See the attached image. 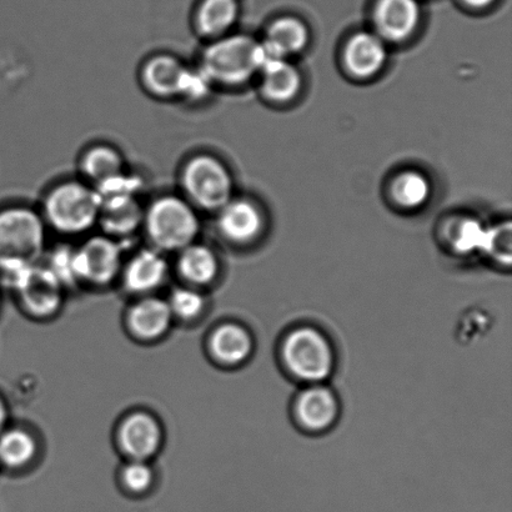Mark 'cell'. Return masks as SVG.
I'll return each mask as SVG.
<instances>
[{
  "label": "cell",
  "instance_id": "cell-10",
  "mask_svg": "<svg viewBox=\"0 0 512 512\" xmlns=\"http://www.w3.org/2000/svg\"><path fill=\"white\" fill-rule=\"evenodd\" d=\"M98 227L103 234L123 242L142 230L144 204L138 194H117L100 198Z\"/></svg>",
  "mask_w": 512,
  "mask_h": 512
},
{
  "label": "cell",
  "instance_id": "cell-23",
  "mask_svg": "<svg viewBox=\"0 0 512 512\" xmlns=\"http://www.w3.org/2000/svg\"><path fill=\"white\" fill-rule=\"evenodd\" d=\"M252 336L242 326L225 324L214 331L210 350L215 359L224 364H239L252 354Z\"/></svg>",
  "mask_w": 512,
  "mask_h": 512
},
{
  "label": "cell",
  "instance_id": "cell-7",
  "mask_svg": "<svg viewBox=\"0 0 512 512\" xmlns=\"http://www.w3.org/2000/svg\"><path fill=\"white\" fill-rule=\"evenodd\" d=\"M283 355L291 373L310 383L328 379L334 368L333 349L328 339L315 329L293 331L285 340Z\"/></svg>",
  "mask_w": 512,
  "mask_h": 512
},
{
  "label": "cell",
  "instance_id": "cell-15",
  "mask_svg": "<svg viewBox=\"0 0 512 512\" xmlns=\"http://www.w3.org/2000/svg\"><path fill=\"white\" fill-rule=\"evenodd\" d=\"M168 270V261L162 252L154 248L140 250L124 266V285L132 293H148L164 283Z\"/></svg>",
  "mask_w": 512,
  "mask_h": 512
},
{
  "label": "cell",
  "instance_id": "cell-27",
  "mask_svg": "<svg viewBox=\"0 0 512 512\" xmlns=\"http://www.w3.org/2000/svg\"><path fill=\"white\" fill-rule=\"evenodd\" d=\"M168 304L173 315L184 320H192L202 313L204 298L198 291L180 288L174 290Z\"/></svg>",
  "mask_w": 512,
  "mask_h": 512
},
{
  "label": "cell",
  "instance_id": "cell-18",
  "mask_svg": "<svg viewBox=\"0 0 512 512\" xmlns=\"http://www.w3.org/2000/svg\"><path fill=\"white\" fill-rule=\"evenodd\" d=\"M296 414L305 428L325 430L334 423L338 415V403L328 388L314 386L299 396Z\"/></svg>",
  "mask_w": 512,
  "mask_h": 512
},
{
  "label": "cell",
  "instance_id": "cell-13",
  "mask_svg": "<svg viewBox=\"0 0 512 512\" xmlns=\"http://www.w3.org/2000/svg\"><path fill=\"white\" fill-rule=\"evenodd\" d=\"M127 162L114 145L97 143L83 150L79 158L80 179L97 190L127 174Z\"/></svg>",
  "mask_w": 512,
  "mask_h": 512
},
{
  "label": "cell",
  "instance_id": "cell-29",
  "mask_svg": "<svg viewBox=\"0 0 512 512\" xmlns=\"http://www.w3.org/2000/svg\"><path fill=\"white\" fill-rule=\"evenodd\" d=\"M512 229L510 223L500 224L498 227L489 229L488 240L485 250L499 260L510 263L511 260Z\"/></svg>",
  "mask_w": 512,
  "mask_h": 512
},
{
  "label": "cell",
  "instance_id": "cell-26",
  "mask_svg": "<svg viewBox=\"0 0 512 512\" xmlns=\"http://www.w3.org/2000/svg\"><path fill=\"white\" fill-rule=\"evenodd\" d=\"M488 232L489 229L484 228L479 220L463 218L451 225L449 238L456 252L471 253L485 250Z\"/></svg>",
  "mask_w": 512,
  "mask_h": 512
},
{
  "label": "cell",
  "instance_id": "cell-22",
  "mask_svg": "<svg viewBox=\"0 0 512 512\" xmlns=\"http://www.w3.org/2000/svg\"><path fill=\"white\" fill-rule=\"evenodd\" d=\"M177 269L184 280L194 285L212 283L219 271L217 254L208 245L195 242L178 253Z\"/></svg>",
  "mask_w": 512,
  "mask_h": 512
},
{
  "label": "cell",
  "instance_id": "cell-6",
  "mask_svg": "<svg viewBox=\"0 0 512 512\" xmlns=\"http://www.w3.org/2000/svg\"><path fill=\"white\" fill-rule=\"evenodd\" d=\"M47 230L38 209L27 205L0 209V268L28 269L43 252Z\"/></svg>",
  "mask_w": 512,
  "mask_h": 512
},
{
  "label": "cell",
  "instance_id": "cell-11",
  "mask_svg": "<svg viewBox=\"0 0 512 512\" xmlns=\"http://www.w3.org/2000/svg\"><path fill=\"white\" fill-rule=\"evenodd\" d=\"M421 22L419 0H378L374 7L376 34L388 42H405Z\"/></svg>",
  "mask_w": 512,
  "mask_h": 512
},
{
  "label": "cell",
  "instance_id": "cell-16",
  "mask_svg": "<svg viewBox=\"0 0 512 512\" xmlns=\"http://www.w3.org/2000/svg\"><path fill=\"white\" fill-rule=\"evenodd\" d=\"M239 9V0H202L195 13V32L207 42L230 34L237 23Z\"/></svg>",
  "mask_w": 512,
  "mask_h": 512
},
{
  "label": "cell",
  "instance_id": "cell-1",
  "mask_svg": "<svg viewBox=\"0 0 512 512\" xmlns=\"http://www.w3.org/2000/svg\"><path fill=\"white\" fill-rule=\"evenodd\" d=\"M197 209L180 194L165 193L144 205L142 232L150 248L179 253L198 242L202 218Z\"/></svg>",
  "mask_w": 512,
  "mask_h": 512
},
{
  "label": "cell",
  "instance_id": "cell-14",
  "mask_svg": "<svg viewBox=\"0 0 512 512\" xmlns=\"http://www.w3.org/2000/svg\"><path fill=\"white\" fill-rule=\"evenodd\" d=\"M118 439L120 448L130 459L147 461L162 444V430L153 416L134 413L120 425Z\"/></svg>",
  "mask_w": 512,
  "mask_h": 512
},
{
  "label": "cell",
  "instance_id": "cell-19",
  "mask_svg": "<svg viewBox=\"0 0 512 512\" xmlns=\"http://www.w3.org/2000/svg\"><path fill=\"white\" fill-rule=\"evenodd\" d=\"M30 271L32 273L25 274L22 283H19L25 306L34 314L53 313L60 300L57 276L52 270Z\"/></svg>",
  "mask_w": 512,
  "mask_h": 512
},
{
  "label": "cell",
  "instance_id": "cell-3",
  "mask_svg": "<svg viewBox=\"0 0 512 512\" xmlns=\"http://www.w3.org/2000/svg\"><path fill=\"white\" fill-rule=\"evenodd\" d=\"M197 68L213 87H240L260 72V43L245 34L210 40Z\"/></svg>",
  "mask_w": 512,
  "mask_h": 512
},
{
  "label": "cell",
  "instance_id": "cell-30",
  "mask_svg": "<svg viewBox=\"0 0 512 512\" xmlns=\"http://www.w3.org/2000/svg\"><path fill=\"white\" fill-rule=\"evenodd\" d=\"M495 0H463V3L473 9H485L490 7Z\"/></svg>",
  "mask_w": 512,
  "mask_h": 512
},
{
  "label": "cell",
  "instance_id": "cell-12",
  "mask_svg": "<svg viewBox=\"0 0 512 512\" xmlns=\"http://www.w3.org/2000/svg\"><path fill=\"white\" fill-rule=\"evenodd\" d=\"M343 58L346 70L353 77L370 79L385 67L388 49L378 34L359 32L346 42Z\"/></svg>",
  "mask_w": 512,
  "mask_h": 512
},
{
  "label": "cell",
  "instance_id": "cell-17",
  "mask_svg": "<svg viewBox=\"0 0 512 512\" xmlns=\"http://www.w3.org/2000/svg\"><path fill=\"white\" fill-rule=\"evenodd\" d=\"M173 313L168 301L145 298L129 311L130 329L140 339L153 340L162 336L172 323Z\"/></svg>",
  "mask_w": 512,
  "mask_h": 512
},
{
  "label": "cell",
  "instance_id": "cell-4",
  "mask_svg": "<svg viewBox=\"0 0 512 512\" xmlns=\"http://www.w3.org/2000/svg\"><path fill=\"white\" fill-rule=\"evenodd\" d=\"M178 182L179 194L200 214H215L234 198L233 174L212 153H195L185 159Z\"/></svg>",
  "mask_w": 512,
  "mask_h": 512
},
{
  "label": "cell",
  "instance_id": "cell-2",
  "mask_svg": "<svg viewBox=\"0 0 512 512\" xmlns=\"http://www.w3.org/2000/svg\"><path fill=\"white\" fill-rule=\"evenodd\" d=\"M100 200L97 190L82 179H64L45 193L42 214L47 229L79 237L98 227Z\"/></svg>",
  "mask_w": 512,
  "mask_h": 512
},
{
  "label": "cell",
  "instance_id": "cell-28",
  "mask_svg": "<svg viewBox=\"0 0 512 512\" xmlns=\"http://www.w3.org/2000/svg\"><path fill=\"white\" fill-rule=\"evenodd\" d=\"M123 483L133 493H144L153 483V470L142 460H132L122 471Z\"/></svg>",
  "mask_w": 512,
  "mask_h": 512
},
{
  "label": "cell",
  "instance_id": "cell-8",
  "mask_svg": "<svg viewBox=\"0 0 512 512\" xmlns=\"http://www.w3.org/2000/svg\"><path fill=\"white\" fill-rule=\"evenodd\" d=\"M123 244L108 235H93L72 253L75 279L103 285L122 270Z\"/></svg>",
  "mask_w": 512,
  "mask_h": 512
},
{
  "label": "cell",
  "instance_id": "cell-9",
  "mask_svg": "<svg viewBox=\"0 0 512 512\" xmlns=\"http://www.w3.org/2000/svg\"><path fill=\"white\" fill-rule=\"evenodd\" d=\"M214 215L220 237L233 244L252 243L264 229L263 213L249 199L234 197Z\"/></svg>",
  "mask_w": 512,
  "mask_h": 512
},
{
  "label": "cell",
  "instance_id": "cell-25",
  "mask_svg": "<svg viewBox=\"0 0 512 512\" xmlns=\"http://www.w3.org/2000/svg\"><path fill=\"white\" fill-rule=\"evenodd\" d=\"M37 451L32 435L27 431L12 429L0 433V464L10 469L22 468L34 458Z\"/></svg>",
  "mask_w": 512,
  "mask_h": 512
},
{
  "label": "cell",
  "instance_id": "cell-5",
  "mask_svg": "<svg viewBox=\"0 0 512 512\" xmlns=\"http://www.w3.org/2000/svg\"><path fill=\"white\" fill-rule=\"evenodd\" d=\"M145 93L163 102H202L213 85L198 68H190L177 55L158 53L145 59L139 70Z\"/></svg>",
  "mask_w": 512,
  "mask_h": 512
},
{
  "label": "cell",
  "instance_id": "cell-31",
  "mask_svg": "<svg viewBox=\"0 0 512 512\" xmlns=\"http://www.w3.org/2000/svg\"><path fill=\"white\" fill-rule=\"evenodd\" d=\"M7 418V408H5L2 399H0V433H2L5 423H7Z\"/></svg>",
  "mask_w": 512,
  "mask_h": 512
},
{
  "label": "cell",
  "instance_id": "cell-21",
  "mask_svg": "<svg viewBox=\"0 0 512 512\" xmlns=\"http://www.w3.org/2000/svg\"><path fill=\"white\" fill-rule=\"evenodd\" d=\"M310 39L309 29L298 18L284 17L271 23L263 44L276 57L286 59L303 52Z\"/></svg>",
  "mask_w": 512,
  "mask_h": 512
},
{
  "label": "cell",
  "instance_id": "cell-24",
  "mask_svg": "<svg viewBox=\"0 0 512 512\" xmlns=\"http://www.w3.org/2000/svg\"><path fill=\"white\" fill-rule=\"evenodd\" d=\"M433 187L428 177L418 170H405L393 180L391 197L400 208L416 210L429 202Z\"/></svg>",
  "mask_w": 512,
  "mask_h": 512
},
{
  "label": "cell",
  "instance_id": "cell-20",
  "mask_svg": "<svg viewBox=\"0 0 512 512\" xmlns=\"http://www.w3.org/2000/svg\"><path fill=\"white\" fill-rule=\"evenodd\" d=\"M263 74V93L266 98L276 103L290 102L298 97L301 90V74L286 59L275 60L261 68Z\"/></svg>",
  "mask_w": 512,
  "mask_h": 512
}]
</instances>
